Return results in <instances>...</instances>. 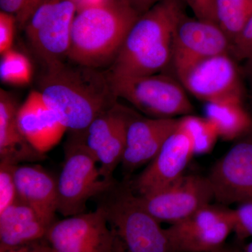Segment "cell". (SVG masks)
Wrapping results in <instances>:
<instances>
[{
    "mask_svg": "<svg viewBox=\"0 0 252 252\" xmlns=\"http://www.w3.org/2000/svg\"><path fill=\"white\" fill-rule=\"evenodd\" d=\"M39 89L48 107L74 135H84L96 118L117 104L108 75L74 63L46 66Z\"/></svg>",
    "mask_w": 252,
    "mask_h": 252,
    "instance_id": "obj_1",
    "label": "cell"
},
{
    "mask_svg": "<svg viewBox=\"0 0 252 252\" xmlns=\"http://www.w3.org/2000/svg\"><path fill=\"white\" fill-rule=\"evenodd\" d=\"M141 15L129 0H107L79 10L73 23L68 59L94 69L113 64Z\"/></svg>",
    "mask_w": 252,
    "mask_h": 252,
    "instance_id": "obj_2",
    "label": "cell"
},
{
    "mask_svg": "<svg viewBox=\"0 0 252 252\" xmlns=\"http://www.w3.org/2000/svg\"><path fill=\"white\" fill-rule=\"evenodd\" d=\"M186 15L183 0H161L143 13L131 28L109 74H158L172 61L176 28Z\"/></svg>",
    "mask_w": 252,
    "mask_h": 252,
    "instance_id": "obj_3",
    "label": "cell"
},
{
    "mask_svg": "<svg viewBox=\"0 0 252 252\" xmlns=\"http://www.w3.org/2000/svg\"><path fill=\"white\" fill-rule=\"evenodd\" d=\"M93 200L105 215L113 252H172L165 228L144 207L128 180H116Z\"/></svg>",
    "mask_w": 252,
    "mask_h": 252,
    "instance_id": "obj_4",
    "label": "cell"
},
{
    "mask_svg": "<svg viewBox=\"0 0 252 252\" xmlns=\"http://www.w3.org/2000/svg\"><path fill=\"white\" fill-rule=\"evenodd\" d=\"M114 95L126 99L148 117L172 119L192 114L193 106L187 91L168 75L117 76L108 74Z\"/></svg>",
    "mask_w": 252,
    "mask_h": 252,
    "instance_id": "obj_5",
    "label": "cell"
},
{
    "mask_svg": "<svg viewBox=\"0 0 252 252\" xmlns=\"http://www.w3.org/2000/svg\"><path fill=\"white\" fill-rule=\"evenodd\" d=\"M97 165L81 136L73 135L64 147V162L57 178L58 212L62 216L84 213L88 202L117 180H104Z\"/></svg>",
    "mask_w": 252,
    "mask_h": 252,
    "instance_id": "obj_6",
    "label": "cell"
},
{
    "mask_svg": "<svg viewBox=\"0 0 252 252\" xmlns=\"http://www.w3.org/2000/svg\"><path fill=\"white\" fill-rule=\"evenodd\" d=\"M175 71L185 90L205 103L245 100L241 68L230 54L198 60Z\"/></svg>",
    "mask_w": 252,
    "mask_h": 252,
    "instance_id": "obj_7",
    "label": "cell"
},
{
    "mask_svg": "<svg viewBox=\"0 0 252 252\" xmlns=\"http://www.w3.org/2000/svg\"><path fill=\"white\" fill-rule=\"evenodd\" d=\"M77 11L76 0H42L25 26L30 44L45 67L67 57Z\"/></svg>",
    "mask_w": 252,
    "mask_h": 252,
    "instance_id": "obj_8",
    "label": "cell"
},
{
    "mask_svg": "<svg viewBox=\"0 0 252 252\" xmlns=\"http://www.w3.org/2000/svg\"><path fill=\"white\" fill-rule=\"evenodd\" d=\"M233 209L210 203L165 228L172 252L220 250L234 231Z\"/></svg>",
    "mask_w": 252,
    "mask_h": 252,
    "instance_id": "obj_9",
    "label": "cell"
},
{
    "mask_svg": "<svg viewBox=\"0 0 252 252\" xmlns=\"http://www.w3.org/2000/svg\"><path fill=\"white\" fill-rule=\"evenodd\" d=\"M138 197L158 221L170 223L187 218L214 200L207 177L195 174H185L166 187Z\"/></svg>",
    "mask_w": 252,
    "mask_h": 252,
    "instance_id": "obj_10",
    "label": "cell"
},
{
    "mask_svg": "<svg viewBox=\"0 0 252 252\" xmlns=\"http://www.w3.org/2000/svg\"><path fill=\"white\" fill-rule=\"evenodd\" d=\"M207 178L218 204L229 206L252 199V130L235 141Z\"/></svg>",
    "mask_w": 252,
    "mask_h": 252,
    "instance_id": "obj_11",
    "label": "cell"
},
{
    "mask_svg": "<svg viewBox=\"0 0 252 252\" xmlns=\"http://www.w3.org/2000/svg\"><path fill=\"white\" fill-rule=\"evenodd\" d=\"M55 252H113V238L104 212L96 207L56 220L45 236Z\"/></svg>",
    "mask_w": 252,
    "mask_h": 252,
    "instance_id": "obj_12",
    "label": "cell"
},
{
    "mask_svg": "<svg viewBox=\"0 0 252 252\" xmlns=\"http://www.w3.org/2000/svg\"><path fill=\"white\" fill-rule=\"evenodd\" d=\"M193 156V141L180 118L156 157L135 179L129 180L131 189L136 195H143L166 187L185 175Z\"/></svg>",
    "mask_w": 252,
    "mask_h": 252,
    "instance_id": "obj_13",
    "label": "cell"
},
{
    "mask_svg": "<svg viewBox=\"0 0 252 252\" xmlns=\"http://www.w3.org/2000/svg\"><path fill=\"white\" fill-rule=\"evenodd\" d=\"M131 114V111L116 104L96 118L81 136L98 162L101 175L108 182L116 180L114 172L122 162Z\"/></svg>",
    "mask_w": 252,
    "mask_h": 252,
    "instance_id": "obj_14",
    "label": "cell"
},
{
    "mask_svg": "<svg viewBox=\"0 0 252 252\" xmlns=\"http://www.w3.org/2000/svg\"><path fill=\"white\" fill-rule=\"evenodd\" d=\"M230 44L216 23L186 14L174 33L171 63L176 70L198 60L230 54Z\"/></svg>",
    "mask_w": 252,
    "mask_h": 252,
    "instance_id": "obj_15",
    "label": "cell"
},
{
    "mask_svg": "<svg viewBox=\"0 0 252 252\" xmlns=\"http://www.w3.org/2000/svg\"><path fill=\"white\" fill-rule=\"evenodd\" d=\"M179 119L139 117L132 112L121 162L124 179L129 180L131 173L153 160L178 126Z\"/></svg>",
    "mask_w": 252,
    "mask_h": 252,
    "instance_id": "obj_16",
    "label": "cell"
},
{
    "mask_svg": "<svg viewBox=\"0 0 252 252\" xmlns=\"http://www.w3.org/2000/svg\"><path fill=\"white\" fill-rule=\"evenodd\" d=\"M17 120L28 143L44 155L59 143L67 131L39 91H31L19 106Z\"/></svg>",
    "mask_w": 252,
    "mask_h": 252,
    "instance_id": "obj_17",
    "label": "cell"
},
{
    "mask_svg": "<svg viewBox=\"0 0 252 252\" xmlns=\"http://www.w3.org/2000/svg\"><path fill=\"white\" fill-rule=\"evenodd\" d=\"M14 179L18 198L51 227L58 212L57 178L39 165H18Z\"/></svg>",
    "mask_w": 252,
    "mask_h": 252,
    "instance_id": "obj_18",
    "label": "cell"
},
{
    "mask_svg": "<svg viewBox=\"0 0 252 252\" xmlns=\"http://www.w3.org/2000/svg\"><path fill=\"white\" fill-rule=\"evenodd\" d=\"M18 108L14 97L0 90V162L12 165L40 161L46 156L28 143L18 126Z\"/></svg>",
    "mask_w": 252,
    "mask_h": 252,
    "instance_id": "obj_19",
    "label": "cell"
},
{
    "mask_svg": "<svg viewBox=\"0 0 252 252\" xmlns=\"http://www.w3.org/2000/svg\"><path fill=\"white\" fill-rule=\"evenodd\" d=\"M49 228L32 207L17 198L0 212V248L44 238Z\"/></svg>",
    "mask_w": 252,
    "mask_h": 252,
    "instance_id": "obj_20",
    "label": "cell"
},
{
    "mask_svg": "<svg viewBox=\"0 0 252 252\" xmlns=\"http://www.w3.org/2000/svg\"><path fill=\"white\" fill-rule=\"evenodd\" d=\"M205 117L215 124L220 138L223 140L235 142L252 130V115L243 101L206 103Z\"/></svg>",
    "mask_w": 252,
    "mask_h": 252,
    "instance_id": "obj_21",
    "label": "cell"
},
{
    "mask_svg": "<svg viewBox=\"0 0 252 252\" xmlns=\"http://www.w3.org/2000/svg\"><path fill=\"white\" fill-rule=\"evenodd\" d=\"M215 23L231 44L252 14V0H215Z\"/></svg>",
    "mask_w": 252,
    "mask_h": 252,
    "instance_id": "obj_22",
    "label": "cell"
},
{
    "mask_svg": "<svg viewBox=\"0 0 252 252\" xmlns=\"http://www.w3.org/2000/svg\"><path fill=\"white\" fill-rule=\"evenodd\" d=\"M33 76L32 64L28 56L14 49L1 55L0 79L4 84L26 86Z\"/></svg>",
    "mask_w": 252,
    "mask_h": 252,
    "instance_id": "obj_23",
    "label": "cell"
},
{
    "mask_svg": "<svg viewBox=\"0 0 252 252\" xmlns=\"http://www.w3.org/2000/svg\"><path fill=\"white\" fill-rule=\"evenodd\" d=\"M180 120L191 137L195 155L210 153L220 138L215 124L206 117L193 114L180 117Z\"/></svg>",
    "mask_w": 252,
    "mask_h": 252,
    "instance_id": "obj_24",
    "label": "cell"
},
{
    "mask_svg": "<svg viewBox=\"0 0 252 252\" xmlns=\"http://www.w3.org/2000/svg\"><path fill=\"white\" fill-rule=\"evenodd\" d=\"M16 165L0 162V212L17 200L18 194L14 179Z\"/></svg>",
    "mask_w": 252,
    "mask_h": 252,
    "instance_id": "obj_25",
    "label": "cell"
},
{
    "mask_svg": "<svg viewBox=\"0 0 252 252\" xmlns=\"http://www.w3.org/2000/svg\"><path fill=\"white\" fill-rule=\"evenodd\" d=\"M234 233L240 240L252 237V199L237 205L233 209Z\"/></svg>",
    "mask_w": 252,
    "mask_h": 252,
    "instance_id": "obj_26",
    "label": "cell"
},
{
    "mask_svg": "<svg viewBox=\"0 0 252 252\" xmlns=\"http://www.w3.org/2000/svg\"><path fill=\"white\" fill-rule=\"evenodd\" d=\"M252 54V14L240 34L231 43L230 54L235 61H245Z\"/></svg>",
    "mask_w": 252,
    "mask_h": 252,
    "instance_id": "obj_27",
    "label": "cell"
},
{
    "mask_svg": "<svg viewBox=\"0 0 252 252\" xmlns=\"http://www.w3.org/2000/svg\"><path fill=\"white\" fill-rule=\"evenodd\" d=\"M17 20L14 15L0 11V54L13 49Z\"/></svg>",
    "mask_w": 252,
    "mask_h": 252,
    "instance_id": "obj_28",
    "label": "cell"
},
{
    "mask_svg": "<svg viewBox=\"0 0 252 252\" xmlns=\"http://www.w3.org/2000/svg\"><path fill=\"white\" fill-rule=\"evenodd\" d=\"M191 8L195 18L215 23V0H185Z\"/></svg>",
    "mask_w": 252,
    "mask_h": 252,
    "instance_id": "obj_29",
    "label": "cell"
},
{
    "mask_svg": "<svg viewBox=\"0 0 252 252\" xmlns=\"http://www.w3.org/2000/svg\"><path fill=\"white\" fill-rule=\"evenodd\" d=\"M0 252H55L46 238L12 248H0Z\"/></svg>",
    "mask_w": 252,
    "mask_h": 252,
    "instance_id": "obj_30",
    "label": "cell"
},
{
    "mask_svg": "<svg viewBox=\"0 0 252 252\" xmlns=\"http://www.w3.org/2000/svg\"><path fill=\"white\" fill-rule=\"evenodd\" d=\"M26 5V0H0L1 11L14 15L17 23L22 17Z\"/></svg>",
    "mask_w": 252,
    "mask_h": 252,
    "instance_id": "obj_31",
    "label": "cell"
},
{
    "mask_svg": "<svg viewBox=\"0 0 252 252\" xmlns=\"http://www.w3.org/2000/svg\"><path fill=\"white\" fill-rule=\"evenodd\" d=\"M244 62L241 68L242 74L248 84L249 96L252 106V54Z\"/></svg>",
    "mask_w": 252,
    "mask_h": 252,
    "instance_id": "obj_32",
    "label": "cell"
},
{
    "mask_svg": "<svg viewBox=\"0 0 252 252\" xmlns=\"http://www.w3.org/2000/svg\"><path fill=\"white\" fill-rule=\"evenodd\" d=\"M141 14L148 11L149 9L161 0H129Z\"/></svg>",
    "mask_w": 252,
    "mask_h": 252,
    "instance_id": "obj_33",
    "label": "cell"
},
{
    "mask_svg": "<svg viewBox=\"0 0 252 252\" xmlns=\"http://www.w3.org/2000/svg\"><path fill=\"white\" fill-rule=\"evenodd\" d=\"M76 1L77 3L78 11H79L84 8L101 4L107 0H76Z\"/></svg>",
    "mask_w": 252,
    "mask_h": 252,
    "instance_id": "obj_34",
    "label": "cell"
},
{
    "mask_svg": "<svg viewBox=\"0 0 252 252\" xmlns=\"http://www.w3.org/2000/svg\"><path fill=\"white\" fill-rule=\"evenodd\" d=\"M245 252H252V241L247 245Z\"/></svg>",
    "mask_w": 252,
    "mask_h": 252,
    "instance_id": "obj_35",
    "label": "cell"
},
{
    "mask_svg": "<svg viewBox=\"0 0 252 252\" xmlns=\"http://www.w3.org/2000/svg\"><path fill=\"white\" fill-rule=\"evenodd\" d=\"M210 252H220V250H217V251Z\"/></svg>",
    "mask_w": 252,
    "mask_h": 252,
    "instance_id": "obj_36",
    "label": "cell"
},
{
    "mask_svg": "<svg viewBox=\"0 0 252 252\" xmlns=\"http://www.w3.org/2000/svg\"></svg>",
    "mask_w": 252,
    "mask_h": 252,
    "instance_id": "obj_37",
    "label": "cell"
}]
</instances>
